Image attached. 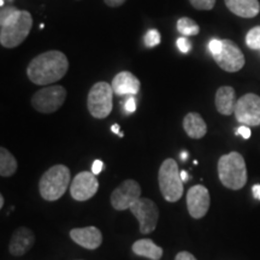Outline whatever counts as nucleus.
Segmentation results:
<instances>
[{"instance_id": "9", "label": "nucleus", "mask_w": 260, "mask_h": 260, "mask_svg": "<svg viewBox=\"0 0 260 260\" xmlns=\"http://www.w3.org/2000/svg\"><path fill=\"white\" fill-rule=\"evenodd\" d=\"M220 69L226 73H237L245 67V54L235 42L229 39L222 40V50L218 54L212 56Z\"/></svg>"}, {"instance_id": "8", "label": "nucleus", "mask_w": 260, "mask_h": 260, "mask_svg": "<svg viewBox=\"0 0 260 260\" xmlns=\"http://www.w3.org/2000/svg\"><path fill=\"white\" fill-rule=\"evenodd\" d=\"M130 212L138 219L140 233H153L157 228L159 219V210L154 201L147 198H140L136 203L130 207Z\"/></svg>"}, {"instance_id": "12", "label": "nucleus", "mask_w": 260, "mask_h": 260, "mask_svg": "<svg viewBox=\"0 0 260 260\" xmlns=\"http://www.w3.org/2000/svg\"><path fill=\"white\" fill-rule=\"evenodd\" d=\"M99 189V181L93 172L82 171L74 177L70 184V195L76 201L92 199Z\"/></svg>"}, {"instance_id": "7", "label": "nucleus", "mask_w": 260, "mask_h": 260, "mask_svg": "<svg viewBox=\"0 0 260 260\" xmlns=\"http://www.w3.org/2000/svg\"><path fill=\"white\" fill-rule=\"evenodd\" d=\"M67 99V89L59 84L44 87L31 96V106L40 113H53L59 110Z\"/></svg>"}, {"instance_id": "19", "label": "nucleus", "mask_w": 260, "mask_h": 260, "mask_svg": "<svg viewBox=\"0 0 260 260\" xmlns=\"http://www.w3.org/2000/svg\"><path fill=\"white\" fill-rule=\"evenodd\" d=\"M183 129L190 139H203L207 133V124L198 112H189L183 118Z\"/></svg>"}, {"instance_id": "2", "label": "nucleus", "mask_w": 260, "mask_h": 260, "mask_svg": "<svg viewBox=\"0 0 260 260\" xmlns=\"http://www.w3.org/2000/svg\"><path fill=\"white\" fill-rule=\"evenodd\" d=\"M32 28V16L15 6H3L0 10V44L5 48L19 46Z\"/></svg>"}, {"instance_id": "30", "label": "nucleus", "mask_w": 260, "mask_h": 260, "mask_svg": "<svg viewBox=\"0 0 260 260\" xmlns=\"http://www.w3.org/2000/svg\"><path fill=\"white\" fill-rule=\"evenodd\" d=\"M175 260H198V259L195 258L191 253L183 251V252H180L176 256H175Z\"/></svg>"}, {"instance_id": "33", "label": "nucleus", "mask_w": 260, "mask_h": 260, "mask_svg": "<svg viewBox=\"0 0 260 260\" xmlns=\"http://www.w3.org/2000/svg\"><path fill=\"white\" fill-rule=\"evenodd\" d=\"M252 191L253 197H254L256 200H260V184H254L252 188Z\"/></svg>"}, {"instance_id": "3", "label": "nucleus", "mask_w": 260, "mask_h": 260, "mask_svg": "<svg viewBox=\"0 0 260 260\" xmlns=\"http://www.w3.org/2000/svg\"><path fill=\"white\" fill-rule=\"evenodd\" d=\"M218 177L224 187L239 190L247 183V168L245 158L239 152H230L219 158L217 164Z\"/></svg>"}, {"instance_id": "32", "label": "nucleus", "mask_w": 260, "mask_h": 260, "mask_svg": "<svg viewBox=\"0 0 260 260\" xmlns=\"http://www.w3.org/2000/svg\"><path fill=\"white\" fill-rule=\"evenodd\" d=\"M104 2L109 8H119L124 4L126 0H104Z\"/></svg>"}, {"instance_id": "18", "label": "nucleus", "mask_w": 260, "mask_h": 260, "mask_svg": "<svg viewBox=\"0 0 260 260\" xmlns=\"http://www.w3.org/2000/svg\"><path fill=\"white\" fill-rule=\"evenodd\" d=\"M230 12L242 18H254L260 12L259 0H224Z\"/></svg>"}, {"instance_id": "4", "label": "nucleus", "mask_w": 260, "mask_h": 260, "mask_svg": "<svg viewBox=\"0 0 260 260\" xmlns=\"http://www.w3.org/2000/svg\"><path fill=\"white\" fill-rule=\"evenodd\" d=\"M71 184L70 169L63 164H57L48 169L39 182V191L46 201H56L65 194Z\"/></svg>"}, {"instance_id": "22", "label": "nucleus", "mask_w": 260, "mask_h": 260, "mask_svg": "<svg viewBox=\"0 0 260 260\" xmlns=\"http://www.w3.org/2000/svg\"><path fill=\"white\" fill-rule=\"evenodd\" d=\"M177 30L183 37H195L200 32V27L194 19L189 17H182L177 21Z\"/></svg>"}, {"instance_id": "5", "label": "nucleus", "mask_w": 260, "mask_h": 260, "mask_svg": "<svg viewBox=\"0 0 260 260\" xmlns=\"http://www.w3.org/2000/svg\"><path fill=\"white\" fill-rule=\"evenodd\" d=\"M158 182L161 195L169 203H176L184 193V182L175 159L168 158L161 162L158 172Z\"/></svg>"}, {"instance_id": "17", "label": "nucleus", "mask_w": 260, "mask_h": 260, "mask_svg": "<svg viewBox=\"0 0 260 260\" xmlns=\"http://www.w3.org/2000/svg\"><path fill=\"white\" fill-rule=\"evenodd\" d=\"M236 93L235 89L230 86H222L217 89L214 96L216 109L220 115L230 116L235 112L236 107Z\"/></svg>"}, {"instance_id": "10", "label": "nucleus", "mask_w": 260, "mask_h": 260, "mask_svg": "<svg viewBox=\"0 0 260 260\" xmlns=\"http://www.w3.org/2000/svg\"><path fill=\"white\" fill-rule=\"evenodd\" d=\"M234 115L236 121L243 125H260V96L254 93L242 95L237 100Z\"/></svg>"}, {"instance_id": "29", "label": "nucleus", "mask_w": 260, "mask_h": 260, "mask_svg": "<svg viewBox=\"0 0 260 260\" xmlns=\"http://www.w3.org/2000/svg\"><path fill=\"white\" fill-rule=\"evenodd\" d=\"M236 133H237V135H241L245 140L251 138V134H252L251 129H249V126H247V125H241L239 129H237Z\"/></svg>"}, {"instance_id": "28", "label": "nucleus", "mask_w": 260, "mask_h": 260, "mask_svg": "<svg viewBox=\"0 0 260 260\" xmlns=\"http://www.w3.org/2000/svg\"><path fill=\"white\" fill-rule=\"evenodd\" d=\"M209 50L212 56L218 54L220 50H222V40H218V39H212V40L209 42Z\"/></svg>"}, {"instance_id": "21", "label": "nucleus", "mask_w": 260, "mask_h": 260, "mask_svg": "<svg viewBox=\"0 0 260 260\" xmlns=\"http://www.w3.org/2000/svg\"><path fill=\"white\" fill-rule=\"evenodd\" d=\"M17 160L8 148L0 147V175L3 177H10L17 171Z\"/></svg>"}, {"instance_id": "31", "label": "nucleus", "mask_w": 260, "mask_h": 260, "mask_svg": "<svg viewBox=\"0 0 260 260\" xmlns=\"http://www.w3.org/2000/svg\"><path fill=\"white\" fill-rule=\"evenodd\" d=\"M104 169V162L102 160H94L93 165H92V172L94 175L100 174Z\"/></svg>"}, {"instance_id": "6", "label": "nucleus", "mask_w": 260, "mask_h": 260, "mask_svg": "<svg viewBox=\"0 0 260 260\" xmlns=\"http://www.w3.org/2000/svg\"><path fill=\"white\" fill-rule=\"evenodd\" d=\"M113 89L110 83L100 82L94 83L87 98V107L92 117L96 119H104L112 111Z\"/></svg>"}, {"instance_id": "13", "label": "nucleus", "mask_w": 260, "mask_h": 260, "mask_svg": "<svg viewBox=\"0 0 260 260\" xmlns=\"http://www.w3.org/2000/svg\"><path fill=\"white\" fill-rule=\"evenodd\" d=\"M211 198L209 189L203 184H197L188 189L187 209L193 218L200 219L209 212Z\"/></svg>"}, {"instance_id": "36", "label": "nucleus", "mask_w": 260, "mask_h": 260, "mask_svg": "<svg viewBox=\"0 0 260 260\" xmlns=\"http://www.w3.org/2000/svg\"><path fill=\"white\" fill-rule=\"evenodd\" d=\"M187 158H188V152L183 151V152H182V153H181V160H182V161H186Z\"/></svg>"}, {"instance_id": "23", "label": "nucleus", "mask_w": 260, "mask_h": 260, "mask_svg": "<svg viewBox=\"0 0 260 260\" xmlns=\"http://www.w3.org/2000/svg\"><path fill=\"white\" fill-rule=\"evenodd\" d=\"M246 45L251 50H260V27H254L247 32Z\"/></svg>"}, {"instance_id": "37", "label": "nucleus", "mask_w": 260, "mask_h": 260, "mask_svg": "<svg viewBox=\"0 0 260 260\" xmlns=\"http://www.w3.org/2000/svg\"><path fill=\"white\" fill-rule=\"evenodd\" d=\"M3 207H4V197L0 195V209H3Z\"/></svg>"}, {"instance_id": "20", "label": "nucleus", "mask_w": 260, "mask_h": 260, "mask_svg": "<svg viewBox=\"0 0 260 260\" xmlns=\"http://www.w3.org/2000/svg\"><path fill=\"white\" fill-rule=\"evenodd\" d=\"M132 249L136 255L149 260H160L162 256V248L155 245L151 239L138 240L133 243Z\"/></svg>"}, {"instance_id": "11", "label": "nucleus", "mask_w": 260, "mask_h": 260, "mask_svg": "<svg viewBox=\"0 0 260 260\" xmlns=\"http://www.w3.org/2000/svg\"><path fill=\"white\" fill-rule=\"evenodd\" d=\"M141 198V187L135 180L123 181L118 187L111 193V205L117 211L130 210Z\"/></svg>"}, {"instance_id": "16", "label": "nucleus", "mask_w": 260, "mask_h": 260, "mask_svg": "<svg viewBox=\"0 0 260 260\" xmlns=\"http://www.w3.org/2000/svg\"><path fill=\"white\" fill-rule=\"evenodd\" d=\"M35 235L30 229L21 226L12 234L9 243V252L14 256H22L34 246Z\"/></svg>"}, {"instance_id": "26", "label": "nucleus", "mask_w": 260, "mask_h": 260, "mask_svg": "<svg viewBox=\"0 0 260 260\" xmlns=\"http://www.w3.org/2000/svg\"><path fill=\"white\" fill-rule=\"evenodd\" d=\"M176 45H177V48L182 52V53H188V52L191 50L190 41L188 40L186 37L178 38L176 41Z\"/></svg>"}, {"instance_id": "24", "label": "nucleus", "mask_w": 260, "mask_h": 260, "mask_svg": "<svg viewBox=\"0 0 260 260\" xmlns=\"http://www.w3.org/2000/svg\"><path fill=\"white\" fill-rule=\"evenodd\" d=\"M161 41V37H160V32H159L157 29H149V30L145 34L144 38V42L146 45V47H154L157 45L160 44Z\"/></svg>"}, {"instance_id": "35", "label": "nucleus", "mask_w": 260, "mask_h": 260, "mask_svg": "<svg viewBox=\"0 0 260 260\" xmlns=\"http://www.w3.org/2000/svg\"><path fill=\"white\" fill-rule=\"evenodd\" d=\"M181 178H182V181H183V182H186L188 180V175L184 170L181 171Z\"/></svg>"}, {"instance_id": "34", "label": "nucleus", "mask_w": 260, "mask_h": 260, "mask_svg": "<svg viewBox=\"0 0 260 260\" xmlns=\"http://www.w3.org/2000/svg\"><path fill=\"white\" fill-rule=\"evenodd\" d=\"M111 130H112L113 133H115V134H117L118 136H121V138H123V133L119 132V125L118 124H113L111 126Z\"/></svg>"}, {"instance_id": "27", "label": "nucleus", "mask_w": 260, "mask_h": 260, "mask_svg": "<svg viewBox=\"0 0 260 260\" xmlns=\"http://www.w3.org/2000/svg\"><path fill=\"white\" fill-rule=\"evenodd\" d=\"M123 107L126 113H133L136 111V99L134 95H130L126 98V100L123 103Z\"/></svg>"}, {"instance_id": "1", "label": "nucleus", "mask_w": 260, "mask_h": 260, "mask_svg": "<svg viewBox=\"0 0 260 260\" xmlns=\"http://www.w3.org/2000/svg\"><path fill=\"white\" fill-rule=\"evenodd\" d=\"M69 70V60L63 52L47 51L31 59L27 67V76L38 86L53 84L63 79Z\"/></svg>"}, {"instance_id": "15", "label": "nucleus", "mask_w": 260, "mask_h": 260, "mask_svg": "<svg viewBox=\"0 0 260 260\" xmlns=\"http://www.w3.org/2000/svg\"><path fill=\"white\" fill-rule=\"evenodd\" d=\"M113 93L118 96H130L138 95L140 92L141 83L138 77L130 71H121L113 77L112 80Z\"/></svg>"}, {"instance_id": "25", "label": "nucleus", "mask_w": 260, "mask_h": 260, "mask_svg": "<svg viewBox=\"0 0 260 260\" xmlns=\"http://www.w3.org/2000/svg\"><path fill=\"white\" fill-rule=\"evenodd\" d=\"M189 3L194 9L201 11H210L216 5V0H189Z\"/></svg>"}, {"instance_id": "14", "label": "nucleus", "mask_w": 260, "mask_h": 260, "mask_svg": "<svg viewBox=\"0 0 260 260\" xmlns=\"http://www.w3.org/2000/svg\"><path fill=\"white\" fill-rule=\"evenodd\" d=\"M70 237L75 243L89 251L99 248L103 243V234L96 226L75 228L70 230Z\"/></svg>"}]
</instances>
